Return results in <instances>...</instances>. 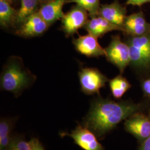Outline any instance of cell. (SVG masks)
<instances>
[{"label": "cell", "mask_w": 150, "mask_h": 150, "mask_svg": "<svg viewBox=\"0 0 150 150\" xmlns=\"http://www.w3.org/2000/svg\"><path fill=\"white\" fill-rule=\"evenodd\" d=\"M144 109V105L141 103L127 100L115 101L97 97L91 102L82 125L91 130L98 139H102L122 121Z\"/></svg>", "instance_id": "6da1fadb"}, {"label": "cell", "mask_w": 150, "mask_h": 150, "mask_svg": "<svg viewBox=\"0 0 150 150\" xmlns=\"http://www.w3.org/2000/svg\"><path fill=\"white\" fill-rule=\"evenodd\" d=\"M36 80L34 75L25 68L19 57H12L4 67L1 75V87L16 96L21 95Z\"/></svg>", "instance_id": "7a4b0ae2"}, {"label": "cell", "mask_w": 150, "mask_h": 150, "mask_svg": "<svg viewBox=\"0 0 150 150\" xmlns=\"http://www.w3.org/2000/svg\"><path fill=\"white\" fill-rule=\"evenodd\" d=\"M126 43L130 50V64L140 69H150V33L130 36Z\"/></svg>", "instance_id": "3957f363"}, {"label": "cell", "mask_w": 150, "mask_h": 150, "mask_svg": "<svg viewBox=\"0 0 150 150\" xmlns=\"http://www.w3.org/2000/svg\"><path fill=\"white\" fill-rule=\"evenodd\" d=\"M105 49L108 61L120 70L121 74L130 64V50L127 43L123 42L119 35L112 36L109 45Z\"/></svg>", "instance_id": "277c9868"}, {"label": "cell", "mask_w": 150, "mask_h": 150, "mask_svg": "<svg viewBox=\"0 0 150 150\" xmlns=\"http://www.w3.org/2000/svg\"><path fill=\"white\" fill-rule=\"evenodd\" d=\"M81 89L88 95L98 94L109 80L107 77L96 68L86 67L79 72Z\"/></svg>", "instance_id": "5b68a950"}, {"label": "cell", "mask_w": 150, "mask_h": 150, "mask_svg": "<svg viewBox=\"0 0 150 150\" xmlns=\"http://www.w3.org/2000/svg\"><path fill=\"white\" fill-rule=\"evenodd\" d=\"M125 130L133 135L140 143L150 136V111L135 113L127 118L124 123Z\"/></svg>", "instance_id": "8992f818"}, {"label": "cell", "mask_w": 150, "mask_h": 150, "mask_svg": "<svg viewBox=\"0 0 150 150\" xmlns=\"http://www.w3.org/2000/svg\"><path fill=\"white\" fill-rule=\"evenodd\" d=\"M62 20V28L67 36L77 33L82 27H85L88 21L87 12L77 5L67 13H64Z\"/></svg>", "instance_id": "52a82bcc"}, {"label": "cell", "mask_w": 150, "mask_h": 150, "mask_svg": "<svg viewBox=\"0 0 150 150\" xmlns=\"http://www.w3.org/2000/svg\"><path fill=\"white\" fill-rule=\"evenodd\" d=\"M62 136H67L74 139L75 144L83 150H105L98 141L97 137L91 130L79 124L70 134L63 132Z\"/></svg>", "instance_id": "ba28073f"}, {"label": "cell", "mask_w": 150, "mask_h": 150, "mask_svg": "<svg viewBox=\"0 0 150 150\" xmlns=\"http://www.w3.org/2000/svg\"><path fill=\"white\" fill-rule=\"evenodd\" d=\"M50 25L36 12L20 25L17 35L25 38L38 36L46 32Z\"/></svg>", "instance_id": "9c48e42d"}, {"label": "cell", "mask_w": 150, "mask_h": 150, "mask_svg": "<svg viewBox=\"0 0 150 150\" xmlns=\"http://www.w3.org/2000/svg\"><path fill=\"white\" fill-rule=\"evenodd\" d=\"M98 38L88 34L73 40V44L77 52L88 57L105 56V49L99 44Z\"/></svg>", "instance_id": "30bf717a"}, {"label": "cell", "mask_w": 150, "mask_h": 150, "mask_svg": "<svg viewBox=\"0 0 150 150\" xmlns=\"http://www.w3.org/2000/svg\"><path fill=\"white\" fill-rule=\"evenodd\" d=\"M123 32L129 36H141L150 33V23L147 22L142 11L127 16Z\"/></svg>", "instance_id": "8fae6325"}, {"label": "cell", "mask_w": 150, "mask_h": 150, "mask_svg": "<svg viewBox=\"0 0 150 150\" xmlns=\"http://www.w3.org/2000/svg\"><path fill=\"white\" fill-rule=\"evenodd\" d=\"M126 9L117 1L100 7L98 16H101L113 24L121 27L123 26L126 16Z\"/></svg>", "instance_id": "7c38bea8"}, {"label": "cell", "mask_w": 150, "mask_h": 150, "mask_svg": "<svg viewBox=\"0 0 150 150\" xmlns=\"http://www.w3.org/2000/svg\"><path fill=\"white\" fill-rule=\"evenodd\" d=\"M83 28L89 34L97 38H101L108 32L112 31H123L121 27L100 16L91 17Z\"/></svg>", "instance_id": "4fadbf2b"}, {"label": "cell", "mask_w": 150, "mask_h": 150, "mask_svg": "<svg viewBox=\"0 0 150 150\" xmlns=\"http://www.w3.org/2000/svg\"><path fill=\"white\" fill-rule=\"evenodd\" d=\"M69 0H51L42 6L38 13L50 25L62 19L64 16L63 6Z\"/></svg>", "instance_id": "5bb4252c"}, {"label": "cell", "mask_w": 150, "mask_h": 150, "mask_svg": "<svg viewBox=\"0 0 150 150\" xmlns=\"http://www.w3.org/2000/svg\"><path fill=\"white\" fill-rule=\"evenodd\" d=\"M15 118H1L0 120V150H6L11 142Z\"/></svg>", "instance_id": "9a60e30c"}, {"label": "cell", "mask_w": 150, "mask_h": 150, "mask_svg": "<svg viewBox=\"0 0 150 150\" xmlns=\"http://www.w3.org/2000/svg\"><path fill=\"white\" fill-rule=\"evenodd\" d=\"M109 86L113 96L116 99H120L131 88V85L125 77L118 75L109 80Z\"/></svg>", "instance_id": "2e32d148"}, {"label": "cell", "mask_w": 150, "mask_h": 150, "mask_svg": "<svg viewBox=\"0 0 150 150\" xmlns=\"http://www.w3.org/2000/svg\"><path fill=\"white\" fill-rule=\"evenodd\" d=\"M17 12L10 3L0 1V24L2 27H8L16 22Z\"/></svg>", "instance_id": "e0dca14e"}, {"label": "cell", "mask_w": 150, "mask_h": 150, "mask_svg": "<svg viewBox=\"0 0 150 150\" xmlns=\"http://www.w3.org/2000/svg\"><path fill=\"white\" fill-rule=\"evenodd\" d=\"M38 0H21V7L17 12L16 22L21 25L28 17L38 12Z\"/></svg>", "instance_id": "ac0fdd59"}, {"label": "cell", "mask_w": 150, "mask_h": 150, "mask_svg": "<svg viewBox=\"0 0 150 150\" xmlns=\"http://www.w3.org/2000/svg\"><path fill=\"white\" fill-rule=\"evenodd\" d=\"M69 2H75L77 5L85 9L91 17L98 16L100 8V0H69Z\"/></svg>", "instance_id": "d6986e66"}, {"label": "cell", "mask_w": 150, "mask_h": 150, "mask_svg": "<svg viewBox=\"0 0 150 150\" xmlns=\"http://www.w3.org/2000/svg\"><path fill=\"white\" fill-rule=\"evenodd\" d=\"M6 150H31L29 141L21 135H14Z\"/></svg>", "instance_id": "ffe728a7"}, {"label": "cell", "mask_w": 150, "mask_h": 150, "mask_svg": "<svg viewBox=\"0 0 150 150\" xmlns=\"http://www.w3.org/2000/svg\"><path fill=\"white\" fill-rule=\"evenodd\" d=\"M141 88L145 96L150 97V78L142 82Z\"/></svg>", "instance_id": "44dd1931"}, {"label": "cell", "mask_w": 150, "mask_h": 150, "mask_svg": "<svg viewBox=\"0 0 150 150\" xmlns=\"http://www.w3.org/2000/svg\"><path fill=\"white\" fill-rule=\"evenodd\" d=\"M31 150H45L41 142L38 139L32 138L30 140Z\"/></svg>", "instance_id": "7402d4cb"}, {"label": "cell", "mask_w": 150, "mask_h": 150, "mask_svg": "<svg viewBox=\"0 0 150 150\" xmlns=\"http://www.w3.org/2000/svg\"><path fill=\"white\" fill-rule=\"evenodd\" d=\"M147 3H150V0H127L126 2L127 5L138 6H141Z\"/></svg>", "instance_id": "603a6c76"}, {"label": "cell", "mask_w": 150, "mask_h": 150, "mask_svg": "<svg viewBox=\"0 0 150 150\" xmlns=\"http://www.w3.org/2000/svg\"><path fill=\"white\" fill-rule=\"evenodd\" d=\"M138 150H150V136L141 143Z\"/></svg>", "instance_id": "cb8c5ba5"}, {"label": "cell", "mask_w": 150, "mask_h": 150, "mask_svg": "<svg viewBox=\"0 0 150 150\" xmlns=\"http://www.w3.org/2000/svg\"><path fill=\"white\" fill-rule=\"evenodd\" d=\"M0 1H7V2H12V1H15V0H0Z\"/></svg>", "instance_id": "d4e9b609"}, {"label": "cell", "mask_w": 150, "mask_h": 150, "mask_svg": "<svg viewBox=\"0 0 150 150\" xmlns=\"http://www.w3.org/2000/svg\"><path fill=\"white\" fill-rule=\"evenodd\" d=\"M47 1H51V0H47Z\"/></svg>", "instance_id": "484cf974"}]
</instances>
